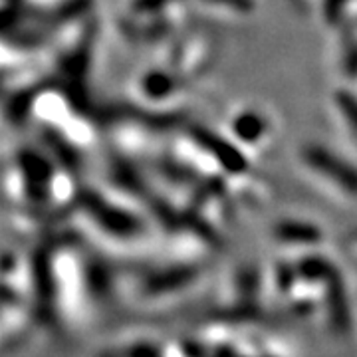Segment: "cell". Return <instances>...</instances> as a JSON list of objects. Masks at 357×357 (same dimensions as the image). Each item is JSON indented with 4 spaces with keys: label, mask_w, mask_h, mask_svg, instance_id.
<instances>
[{
    "label": "cell",
    "mask_w": 357,
    "mask_h": 357,
    "mask_svg": "<svg viewBox=\"0 0 357 357\" xmlns=\"http://www.w3.org/2000/svg\"><path fill=\"white\" fill-rule=\"evenodd\" d=\"M82 204L93 222V227L102 230L103 234L114 236L115 241H133L143 234V222L128 208L117 204H109L100 195H86Z\"/></svg>",
    "instance_id": "cell-1"
},
{
    "label": "cell",
    "mask_w": 357,
    "mask_h": 357,
    "mask_svg": "<svg viewBox=\"0 0 357 357\" xmlns=\"http://www.w3.org/2000/svg\"><path fill=\"white\" fill-rule=\"evenodd\" d=\"M300 155L310 171L318 173L319 177L335 185L345 195L357 197V167L354 163H347L344 157L333 153L319 143L304 145Z\"/></svg>",
    "instance_id": "cell-2"
},
{
    "label": "cell",
    "mask_w": 357,
    "mask_h": 357,
    "mask_svg": "<svg viewBox=\"0 0 357 357\" xmlns=\"http://www.w3.org/2000/svg\"><path fill=\"white\" fill-rule=\"evenodd\" d=\"M199 278V268L195 264H177L171 268H161L147 272L137 282V296L143 300H161L169 296H177L183 290L191 288Z\"/></svg>",
    "instance_id": "cell-3"
},
{
    "label": "cell",
    "mask_w": 357,
    "mask_h": 357,
    "mask_svg": "<svg viewBox=\"0 0 357 357\" xmlns=\"http://www.w3.org/2000/svg\"><path fill=\"white\" fill-rule=\"evenodd\" d=\"M192 143L206 153L208 157H213V161L222 167L230 175H241L248 169V161L241 149H236L232 143L227 139H222L220 135L213 133L211 129L195 128L191 131Z\"/></svg>",
    "instance_id": "cell-4"
},
{
    "label": "cell",
    "mask_w": 357,
    "mask_h": 357,
    "mask_svg": "<svg viewBox=\"0 0 357 357\" xmlns=\"http://www.w3.org/2000/svg\"><path fill=\"white\" fill-rule=\"evenodd\" d=\"M274 236L282 244L290 246H318L324 238L321 230L306 220H280L274 227Z\"/></svg>",
    "instance_id": "cell-5"
},
{
    "label": "cell",
    "mask_w": 357,
    "mask_h": 357,
    "mask_svg": "<svg viewBox=\"0 0 357 357\" xmlns=\"http://www.w3.org/2000/svg\"><path fill=\"white\" fill-rule=\"evenodd\" d=\"M230 128H232L234 137L246 145L258 143L268 133V123L264 115L252 112V109H244L241 114L234 115Z\"/></svg>",
    "instance_id": "cell-6"
},
{
    "label": "cell",
    "mask_w": 357,
    "mask_h": 357,
    "mask_svg": "<svg viewBox=\"0 0 357 357\" xmlns=\"http://www.w3.org/2000/svg\"><path fill=\"white\" fill-rule=\"evenodd\" d=\"M178 89L177 77L167 74V72H149L147 76L143 77L141 82V91L151 98V100H163V98H169L171 93H175Z\"/></svg>",
    "instance_id": "cell-7"
},
{
    "label": "cell",
    "mask_w": 357,
    "mask_h": 357,
    "mask_svg": "<svg viewBox=\"0 0 357 357\" xmlns=\"http://www.w3.org/2000/svg\"><path fill=\"white\" fill-rule=\"evenodd\" d=\"M335 105L340 109V114L347 121V126H351L354 131H357V96L349 89H337L335 91Z\"/></svg>",
    "instance_id": "cell-8"
},
{
    "label": "cell",
    "mask_w": 357,
    "mask_h": 357,
    "mask_svg": "<svg viewBox=\"0 0 357 357\" xmlns=\"http://www.w3.org/2000/svg\"><path fill=\"white\" fill-rule=\"evenodd\" d=\"M354 0H324V14L328 22H340L347 14V8Z\"/></svg>",
    "instance_id": "cell-9"
},
{
    "label": "cell",
    "mask_w": 357,
    "mask_h": 357,
    "mask_svg": "<svg viewBox=\"0 0 357 357\" xmlns=\"http://www.w3.org/2000/svg\"><path fill=\"white\" fill-rule=\"evenodd\" d=\"M204 2L227 6L230 10H238V13H250L255 8V0H204Z\"/></svg>",
    "instance_id": "cell-10"
},
{
    "label": "cell",
    "mask_w": 357,
    "mask_h": 357,
    "mask_svg": "<svg viewBox=\"0 0 357 357\" xmlns=\"http://www.w3.org/2000/svg\"><path fill=\"white\" fill-rule=\"evenodd\" d=\"M167 2L169 0H135L133 8H135V13H157L163 6H167Z\"/></svg>",
    "instance_id": "cell-11"
}]
</instances>
